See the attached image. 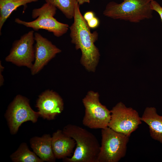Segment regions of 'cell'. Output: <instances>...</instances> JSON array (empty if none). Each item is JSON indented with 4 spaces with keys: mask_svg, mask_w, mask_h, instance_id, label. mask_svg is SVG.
<instances>
[{
    "mask_svg": "<svg viewBox=\"0 0 162 162\" xmlns=\"http://www.w3.org/2000/svg\"><path fill=\"white\" fill-rule=\"evenodd\" d=\"M39 0H0V32L12 13L18 7Z\"/></svg>",
    "mask_w": 162,
    "mask_h": 162,
    "instance_id": "cell-15",
    "label": "cell"
},
{
    "mask_svg": "<svg viewBox=\"0 0 162 162\" xmlns=\"http://www.w3.org/2000/svg\"><path fill=\"white\" fill-rule=\"evenodd\" d=\"M35 41L34 30H31L15 41L6 61L19 66H26L30 69L34 60L33 44Z\"/></svg>",
    "mask_w": 162,
    "mask_h": 162,
    "instance_id": "cell-9",
    "label": "cell"
},
{
    "mask_svg": "<svg viewBox=\"0 0 162 162\" xmlns=\"http://www.w3.org/2000/svg\"><path fill=\"white\" fill-rule=\"evenodd\" d=\"M52 137L45 134L40 137L34 136L30 141L31 146L35 154L43 161H56L52 146Z\"/></svg>",
    "mask_w": 162,
    "mask_h": 162,
    "instance_id": "cell-13",
    "label": "cell"
},
{
    "mask_svg": "<svg viewBox=\"0 0 162 162\" xmlns=\"http://www.w3.org/2000/svg\"><path fill=\"white\" fill-rule=\"evenodd\" d=\"M52 143L54 154L58 159H63L70 156L76 145L73 138L60 130L53 133Z\"/></svg>",
    "mask_w": 162,
    "mask_h": 162,
    "instance_id": "cell-12",
    "label": "cell"
},
{
    "mask_svg": "<svg viewBox=\"0 0 162 162\" xmlns=\"http://www.w3.org/2000/svg\"><path fill=\"white\" fill-rule=\"evenodd\" d=\"M111 118L108 127L130 137L142 123L138 112L127 107L122 102L118 103L110 110Z\"/></svg>",
    "mask_w": 162,
    "mask_h": 162,
    "instance_id": "cell-7",
    "label": "cell"
},
{
    "mask_svg": "<svg viewBox=\"0 0 162 162\" xmlns=\"http://www.w3.org/2000/svg\"><path fill=\"white\" fill-rule=\"evenodd\" d=\"M98 92L89 91L83 98L85 114L82 120L84 125L91 129H103L108 127L111 112L99 101Z\"/></svg>",
    "mask_w": 162,
    "mask_h": 162,
    "instance_id": "cell-6",
    "label": "cell"
},
{
    "mask_svg": "<svg viewBox=\"0 0 162 162\" xmlns=\"http://www.w3.org/2000/svg\"><path fill=\"white\" fill-rule=\"evenodd\" d=\"M36 43L34 47V62L31 69L32 75L40 71L61 50L41 34L34 33Z\"/></svg>",
    "mask_w": 162,
    "mask_h": 162,
    "instance_id": "cell-10",
    "label": "cell"
},
{
    "mask_svg": "<svg viewBox=\"0 0 162 162\" xmlns=\"http://www.w3.org/2000/svg\"><path fill=\"white\" fill-rule=\"evenodd\" d=\"M79 5L85 3H89L90 0H76Z\"/></svg>",
    "mask_w": 162,
    "mask_h": 162,
    "instance_id": "cell-22",
    "label": "cell"
},
{
    "mask_svg": "<svg viewBox=\"0 0 162 162\" xmlns=\"http://www.w3.org/2000/svg\"><path fill=\"white\" fill-rule=\"evenodd\" d=\"M101 143L97 162H118L125 155L129 137L109 127L101 129Z\"/></svg>",
    "mask_w": 162,
    "mask_h": 162,
    "instance_id": "cell-5",
    "label": "cell"
},
{
    "mask_svg": "<svg viewBox=\"0 0 162 162\" xmlns=\"http://www.w3.org/2000/svg\"><path fill=\"white\" fill-rule=\"evenodd\" d=\"M39 114L31 107L29 100L20 95H17L9 105L5 116L10 132L16 134L22 124L27 121L37 122Z\"/></svg>",
    "mask_w": 162,
    "mask_h": 162,
    "instance_id": "cell-8",
    "label": "cell"
},
{
    "mask_svg": "<svg viewBox=\"0 0 162 162\" xmlns=\"http://www.w3.org/2000/svg\"><path fill=\"white\" fill-rule=\"evenodd\" d=\"M10 158L14 162H44L34 152L30 151L24 142L20 145L17 150L10 155Z\"/></svg>",
    "mask_w": 162,
    "mask_h": 162,
    "instance_id": "cell-16",
    "label": "cell"
},
{
    "mask_svg": "<svg viewBox=\"0 0 162 162\" xmlns=\"http://www.w3.org/2000/svg\"><path fill=\"white\" fill-rule=\"evenodd\" d=\"M59 9L69 19L74 18L76 0H45Z\"/></svg>",
    "mask_w": 162,
    "mask_h": 162,
    "instance_id": "cell-17",
    "label": "cell"
},
{
    "mask_svg": "<svg viewBox=\"0 0 162 162\" xmlns=\"http://www.w3.org/2000/svg\"><path fill=\"white\" fill-rule=\"evenodd\" d=\"M95 16L94 13L91 11L86 12L83 16L84 19L86 22L91 20Z\"/></svg>",
    "mask_w": 162,
    "mask_h": 162,
    "instance_id": "cell-20",
    "label": "cell"
},
{
    "mask_svg": "<svg viewBox=\"0 0 162 162\" xmlns=\"http://www.w3.org/2000/svg\"><path fill=\"white\" fill-rule=\"evenodd\" d=\"M4 69V67L2 65L0 62V86H2L3 84L4 80L3 76L2 75V72Z\"/></svg>",
    "mask_w": 162,
    "mask_h": 162,
    "instance_id": "cell-21",
    "label": "cell"
},
{
    "mask_svg": "<svg viewBox=\"0 0 162 162\" xmlns=\"http://www.w3.org/2000/svg\"><path fill=\"white\" fill-rule=\"evenodd\" d=\"M86 22L88 26L90 28H97L99 26L100 23L98 19L95 16Z\"/></svg>",
    "mask_w": 162,
    "mask_h": 162,
    "instance_id": "cell-19",
    "label": "cell"
},
{
    "mask_svg": "<svg viewBox=\"0 0 162 162\" xmlns=\"http://www.w3.org/2000/svg\"><path fill=\"white\" fill-rule=\"evenodd\" d=\"M36 107L40 116L44 119L51 120L62 112L64 104L58 94L52 90H47L39 96Z\"/></svg>",
    "mask_w": 162,
    "mask_h": 162,
    "instance_id": "cell-11",
    "label": "cell"
},
{
    "mask_svg": "<svg viewBox=\"0 0 162 162\" xmlns=\"http://www.w3.org/2000/svg\"><path fill=\"white\" fill-rule=\"evenodd\" d=\"M56 10L55 7L46 2L41 7L32 10V17L35 19L34 21L26 22L16 18L15 22L27 27L32 28L34 31L44 29L59 37L67 33L69 26L67 24L58 21L54 17Z\"/></svg>",
    "mask_w": 162,
    "mask_h": 162,
    "instance_id": "cell-4",
    "label": "cell"
},
{
    "mask_svg": "<svg viewBox=\"0 0 162 162\" xmlns=\"http://www.w3.org/2000/svg\"><path fill=\"white\" fill-rule=\"evenodd\" d=\"M140 118L148 126L151 137L162 144V115L158 114L155 107H147Z\"/></svg>",
    "mask_w": 162,
    "mask_h": 162,
    "instance_id": "cell-14",
    "label": "cell"
},
{
    "mask_svg": "<svg viewBox=\"0 0 162 162\" xmlns=\"http://www.w3.org/2000/svg\"><path fill=\"white\" fill-rule=\"evenodd\" d=\"M76 2L75 5L74 21L69 27L71 42L76 50L82 52L80 63L88 71L94 72L98 64L100 53L94 44L98 34L96 31L91 32L86 21L84 19Z\"/></svg>",
    "mask_w": 162,
    "mask_h": 162,
    "instance_id": "cell-1",
    "label": "cell"
},
{
    "mask_svg": "<svg viewBox=\"0 0 162 162\" xmlns=\"http://www.w3.org/2000/svg\"><path fill=\"white\" fill-rule=\"evenodd\" d=\"M154 0H123L118 3L111 2L103 12L104 16L114 19L138 23L152 17L151 7Z\"/></svg>",
    "mask_w": 162,
    "mask_h": 162,
    "instance_id": "cell-3",
    "label": "cell"
},
{
    "mask_svg": "<svg viewBox=\"0 0 162 162\" xmlns=\"http://www.w3.org/2000/svg\"><path fill=\"white\" fill-rule=\"evenodd\" d=\"M151 7L153 10L156 11L158 14L162 22V7L158 2L154 0L151 2Z\"/></svg>",
    "mask_w": 162,
    "mask_h": 162,
    "instance_id": "cell-18",
    "label": "cell"
},
{
    "mask_svg": "<svg viewBox=\"0 0 162 162\" xmlns=\"http://www.w3.org/2000/svg\"><path fill=\"white\" fill-rule=\"evenodd\" d=\"M64 133L75 141L73 155L63 159L65 162H97L100 146L92 133L76 125L69 124L62 130Z\"/></svg>",
    "mask_w": 162,
    "mask_h": 162,
    "instance_id": "cell-2",
    "label": "cell"
}]
</instances>
